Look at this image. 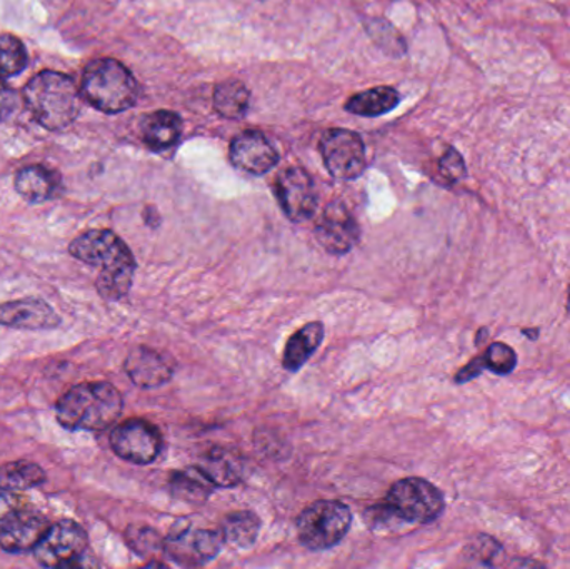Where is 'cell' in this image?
Listing matches in <instances>:
<instances>
[{"mask_svg":"<svg viewBox=\"0 0 570 569\" xmlns=\"http://www.w3.org/2000/svg\"><path fill=\"white\" fill-rule=\"evenodd\" d=\"M70 256L99 269L96 286L107 301H119L129 294L137 264L132 251L109 229L80 234L69 246Z\"/></svg>","mask_w":570,"mask_h":569,"instance_id":"6da1fadb","label":"cell"},{"mask_svg":"<svg viewBox=\"0 0 570 569\" xmlns=\"http://www.w3.org/2000/svg\"><path fill=\"white\" fill-rule=\"evenodd\" d=\"M122 408V394L112 384L82 383L60 396L56 418L69 431H104L119 420Z\"/></svg>","mask_w":570,"mask_h":569,"instance_id":"7a4b0ae2","label":"cell"},{"mask_svg":"<svg viewBox=\"0 0 570 569\" xmlns=\"http://www.w3.org/2000/svg\"><path fill=\"white\" fill-rule=\"evenodd\" d=\"M23 100L37 124L47 130L72 126L82 109V92L72 77L43 70L23 87Z\"/></svg>","mask_w":570,"mask_h":569,"instance_id":"3957f363","label":"cell"},{"mask_svg":"<svg viewBox=\"0 0 570 569\" xmlns=\"http://www.w3.org/2000/svg\"><path fill=\"white\" fill-rule=\"evenodd\" d=\"M80 92L100 112L119 114L136 106L140 89L136 77L124 63L106 57L92 60L86 67Z\"/></svg>","mask_w":570,"mask_h":569,"instance_id":"277c9868","label":"cell"},{"mask_svg":"<svg viewBox=\"0 0 570 569\" xmlns=\"http://www.w3.org/2000/svg\"><path fill=\"white\" fill-rule=\"evenodd\" d=\"M352 513L341 501H315L297 518V534L302 547L324 551L344 540L351 530Z\"/></svg>","mask_w":570,"mask_h":569,"instance_id":"5b68a950","label":"cell"},{"mask_svg":"<svg viewBox=\"0 0 570 569\" xmlns=\"http://www.w3.org/2000/svg\"><path fill=\"white\" fill-rule=\"evenodd\" d=\"M384 503L397 520L415 524L432 523L445 508L441 490L422 478H404L392 484Z\"/></svg>","mask_w":570,"mask_h":569,"instance_id":"8992f818","label":"cell"},{"mask_svg":"<svg viewBox=\"0 0 570 569\" xmlns=\"http://www.w3.org/2000/svg\"><path fill=\"white\" fill-rule=\"evenodd\" d=\"M89 537L79 523L60 520L50 524L49 530L33 548L37 563L43 568H77L83 560Z\"/></svg>","mask_w":570,"mask_h":569,"instance_id":"52a82bcc","label":"cell"},{"mask_svg":"<svg viewBox=\"0 0 570 569\" xmlns=\"http://www.w3.org/2000/svg\"><path fill=\"white\" fill-rule=\"evenodd\" d=\"M224 543L220 530H204L179 521L164 540V553L180 567H204L219 555Z\"/></svg>","mask_w":570,"mask_h":569,"instance_id":"ba28073f","label":"cell"},{"mask_svg":"<svg viewBox=\"0 0 570 569\" xmlns=\"http://www.w3.org/2000/svg\"><path fill=\"white\" fill-rule=\"evenodd\" d=\"M322 159L335 179L352 180L367 167V154L358 134L348 129H328L322 134Z\"/></svg>","mask_w":570,"mask_h":569,"instance_id":"9c48e42d","label":"cell"},{"mask_svg":"<svg viewBox=\"0 0 570 569\" xmlns=\"http://www.w3.org/2000/svg\"><path fill=\"white\" fill-rule=\"evenodd\" d=\"M163 447V434L146 420H127L110 433V448L114 453L129 463H154Z\"/></svg>","mask_w":570,"mask_h":569,"instance_id":"30bf717a","label":"cell"},{"mask_svg":"<svg viewBox=\"0 0 570 569\" xmlns=\"http://www.w3.org/2000/svg\"><path fill=\"white\" fill-rule=\"evenodd\" d=\"M274 193L292 223L311 219L317 209V190L311 174L302 167H288L277 176Z\"/></svg>","mask_w":570,"mask_h":569,"instance_id":"8fae6325","label":"cell"},{"mask_svg":"<svg viewBox=\"0 0 570 569\" xmlns=\"http://www.w3.org/2000/svg\"><path fill=\"white\" fill-rule=\"evenodd\" d=\"M318 244L334 256H344L354 249L361 237V227L351 210L341 200H334L325 207L315 226Z\"/></svg>","mask_w":570,"mask_h":569,"instance_id":"7c38bea8","label":"cell"},{"mask_svg":"<svg viewBox=\"0 0 570 569\" xmlns=\"http://www.w3.org/2000/svg\"><path fill=\"white\" fill-rule=\"evenodd\" d=\"M230 163L244 173L263 176L279 163V153L259 130H244L234 137L229 149Z\"/></svg>","mask_w":570,"mask_h":569,"instance_id":"4fadbf2b","label":"cell"},{"mask_svg":"<svg viewBox=\"0 0 570 569\" xmlns=\"http://www.w3.org/2000/svg\"><path fill=\"white\" fill-rule=\"evenodd\" d=\"M60 324L59 314L40 297H23L0 304V326L12 330L47 331Z\"/></svg>","mask_w":570,"mask_h":569,"instance_id":"5bb4252c","label":"cell"},{"mask_svg":"<svg viewBox=\"0 0 570 569\" xmlns=\"http://www.w3.org/2000/svg\"><path fill=\"white\" fill-rule=\"evenodd\" d=\"M49 527L50 523L43 514L26 504L0 530V548L12 555L33 551Z\"/></svg>","mask_w":570,"mask_h":569,"instance_id":"9a60e30c","label":"cell"},{"mask_svg":"<svg viewBox=\"0 0 570 569\" xmlns=\"http://www.w3.org/2000/svg\"><path fill=\"white\" fill-rule=\"evenodd\" d=\"M127 376L136 386L142 390L159 387L173 377V367L160 356L157 351L150 347H134L124 363Z\"/></svg>","mask_w":570,"mask_h":569,"instance_id":"2e32d148","label":"cell"},{"mask_svg":"<svg viewBox=\"0 0 570 569\" xmlns=\"http://www.w3.org/2000/svg\"><path fill=\"white\" fill-rule=\"evenodd\" d=\"M183 134V119L170 110H156L140 120V136L153 150L173 147Z\"/></svg>","mask_w":570,"mask_h":569,"instance_id":"e0dca14e","label":"cell"},{"mask_svg":"<svg viewBox=\"0 0 570 569\" xmlns=\"http://www.w3.org/2000/svg\"><path fill=\"white\" fill-rule=\"evenodd\" d=\"M60 189V176L43 166H27L16 176V190L32 204L46 203Z\"/></svg>","mask_w":570,"mask_h":569,"instance_id":"ac0fdd59","label":"cell"},{"mask_svg":"<svg viewBox=\"0 0 570 569\" xmlns=\"http://www.w3.org/2000/svg\"><path fill=\"white\" fill-rule=\"evenodd\" d=\"M324 340V326L322 323H308L295 331L285 344L283 366L284 370L295 373L301 370L312 354L318 350Z\"/></svg>","mask_w":570,"mask_h":569,"instance_id":"d6986e66","label":"cell"},{"mask_svg":"<svg viewBox=\"0 0 570 569\" xmlns=\"http://www.w3.org/2000/svg\"><path fill=\"white\" fill-rule=\"evenodd\" d=\"M197 468L219 488L236 487L244 478L243 461L233 451L223 448L210 450Z\"/></svg>","mask_w":570,"mask_h":569,"instance_id":"ffe728a7","label":"cell"},{"mask_svg":"<svg viewBox=\"0 0 570 569\" xmlns=\"http://www.w3.org/2000/svg\"><path fill=\"white\" fill-rule=\"evenodd\" d=\"M401 102V96L392 87L381 86L355 94L345 102V110L362 117H377L391 112Z\"/></svg>","mask_w":570,"mask_h":569,"instance_id":"44dd1931","label":"cell"},{"mask_svg":"<svg viewBox=\"0 0 570 569\" xmlns=\"http://www.w3.org/2000/svg\"><path fill=\"white\" fill-rule=\"evenodd\" d=\"M250 92L239 80H227L214 90V109L224 119H243L249 109Z\"/></svg>","mask_w":570,"mask_h":569,"instance_id":"7402d4cb","label":"cell"},{"mask_svg":"<svg viewBox=\"0 0 570 569\" xmlns=\"http://www.w3.org/2000/svg\"><path fill=\"white\" fill-rule=\"evenodd\" d=\"M214 488L216 484L197 467L177 471L170 478V491L174 497L187 503H203L213 494Z\"/></svg>","mask_w":570,"mask_h":569,"instance_id":"603a6c76","label":"cell"},{"mask_svg":"<svg viewBox=\"0 0 570 569\" xmlns=\"http://www.w3.org/2000/svg\"><path fill=\"white\" fill-rule=\"evenodd\" d=\"M46 471L32 461H12L0 467V490L26 491L46 483Z\"/></svg>","mask_w":570,"mask_h":569,"instance_id":"cb8c5ba5","label":"cell"},{"mask_svg":"<svg viewBox=\"0 0 570 569\" xmlns=\"http://www.w3.org/2000/svg\"><path fill=\"white\" fill-rule=\"evenodd\" d=\"M261 520L253 511H236L227 514L223 523L224 541L237 548H249L259 537Z\"/></svg>","mask_w":570,"mask_h":569,"instance_id":"d4e9b609","label":"cell"},{"mask_svg":"<svg viewBox=\"0 0 570 569\" xmlns=\"http://www.w3.org/2000/svg\"><path fill=\"white\" fill-rule=\"evenodd\" d=\"M27 66V50L17 37L0 36V77H12Z\"/></svg>","mask_w":570,"mask_h":569,"instance_id":"484cf974","label":"cell"},{"mask_svg":"<svg viewBox=\"0 0 570 569\" xmlns=\"http://www.w3.org/2000/svg\"><path fill=\"white\" fill-rule=\"evenodd\" d=\"M127 545L144 558H153L164 551V540L149 527H129L126 531Z\"/></svg>","mask_w":570,"mask_h":569,"instance_id":"4316f807","label":"cell"},{"mask_svg":"<svg viewBox=\"0 0 570 569\" xmlns=\"http://www.w3.org/2000/svg\"><path fill=\"white\" fill-rule=\"evenodd\" d=\"M484 364L488 370L495 374H509L518 366V356L514 350L504 343H492L485 351Z\"/></svg>","mask_w":570,"mask_h":569,"instance_id":"83f0119b","label":"cell"},{"mask_svg":"<svg viewBox=\"0 0 570 569\" xmlns=\"http://www.w3.org/2000/svg\"><path fill=\"white\" fill-rule=\"evenodd\" d=\"M439 173L444 177L445 183L449 184H455L464 179L465 174H468L464 157H462L454 147H449L444 156L439 160Z\"/></svg>","mask_w":570,"mask_h":569,"instance_id":"f1b7e54d","label":"cell"},{"mask_svg":"<svg viewBox=\"0 0 570 569\" xmlns=\"http://www.w3.org/2000/svg\"><path fill=\"white\" fill-rule=\"evenodd\" d=\"M501 550V545H499L494 538L481 534V537L475 538L474 543L469 548V558L478 560L479 563L485 565V567H491L492 560H494L495 555Z\"/></svg>","mask_w":570,"mask_h":569,"instance_id":"f546056e","label":"cell"},{"mask_svg":"<svg viewBox=\"0 0 570 569\" xmlns=\"http://www.w3.org/2000/svg\"><path fill=\"white\" fill-rule=\"evenodd\" d=\"M23 507H26V501L17 497L16 491L0 490V530Z\"/></svg>","mask_w":570,"mask_h":569,"instance_id":"4dcf8cb0","label":"cell"},{"mask_svg":"<svg viewBox=\"0 0 570 569\" xmlns=\"http://www.w3.org/2000/svg\"><path fill=\"white\" fill-rule=\"evenodd\" d=\"M16 107V94L0 77V122L6 120Z\"/></svg>","mask_w":570,"mask_h":569,"instance_id":"1f68e13d","label":"cell"},{"mask_svg":"<svg viewBox=\"0 0 570 569\" xmlns=\"http://www.w3.org/2000/svg\"><path fill=\"white\" fill-rule=\"evenodd\" d=\"M484 357H475V360H472L471 363L468 364V366L462 367V370L459 371L458 376H455V381H458L459 384L468 383V381L478 377L479 374H481L482 371H484Z\"/></svg>","mask_w":570,"mask_h":569,"instance_id":"d6a6232c","label":"cell"},{"mask_svg":"<svg viewBox=\"0 0 570 569\" xmlns=\"http://www.w3.org/2000/svg\"><path fill=\"white\" fill-rule=\"evenodd\" d=\"M524 334H525V336L531 337V340H538L539 331L538 330H534V331L524 330Z\"/></svg>","mask_w":570,"mask_h":569,"instance_id":"836d02e7","label":"cell"},{"mask_svg":"<svg viewBox=\"0 0 570 569\" xmlns=\"http://www.w3.org/2000/svg\"><path fill=\"white\" fill-rule=\"evenodd\" d=\"M568 310L570 311V290H569Z\"/></svg>","mask_w":570,"mask_h":569,"instance_id":"e575fe53","label":"cell"}]
</instances>
